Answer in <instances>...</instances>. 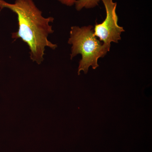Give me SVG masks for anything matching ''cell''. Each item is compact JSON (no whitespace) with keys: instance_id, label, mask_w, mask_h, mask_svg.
Returning <instances> with one entry per match:
<instances>
[{"instance_id":"cell-1","label":"cell","mask_w":152,"mask_h":152,"mask_svg":"<svg viewBox=\"0 0 152 152\" xmlns=\"http://www.w3.org/2000/svg\"><path fill=\"white\" fill-rule=\"evenodd\" d=\"M1 10L10 9L17 15L18 29L12 35V39H21L30 49L31 59L38 64L43 61L46 48L55 50L57 45L48 39L54 30L50 23H53V17L45 18L33 0H16L14 4L0 0Z\"/></svg>"},{"instance_id":"cell-3","label":"cell","mask_w":152,"mask_h":152,"mask_svg":"<svg viewBox=\"0 0 152 152\" xmlns=\"http://www.w3.org/2000/svg\"><path fill=\"white\" fill-rule=\"evenodd\" d=\"M103 3L106 12L104 20L101 23L95 24L94 33L100 41L110 51L111 43H118L121 39V34L124 31V28L118 25V15L116 10L117 3L113 0H101Z\"/></svg>"},{"instance_id":"cell-4","label":"cell","mask_w":152,"mask_h":152,"mask_svg":"<svg viewBox=\"0 0 152 152\" xmlns=\"http://www.w3.org/2000/svg\"><path fill=\"white\" fill-rule=\"evenodd\" d=\"M101 0H78L75 5L76 10H81L83 8L91 9L96 7Z\"/></svg>"},{"instance_id":"cell-5","label":"cell","mask_w":152,"mask_h":152,"mask_svg":"<svg viewBox=\"0 0 152 152\" xmlns=\"http://www.w3.org/2000/svg\"><path fill=\"white\" fill-rule=\"evenodd\" d=\"M60 2L63 4L68 6V7H72L75 4L76 2L78 0H58Z\"/></svg>"},{"instance_id":"cell-2","label":"cell","mask_w":152,"mask_h":152,"mask_svg":"<svg viewBox=\"0 0 152 152\" xmlns=\"http://www.w3.org/2000/svg\"><path fill=\"white\" fill-rule=\"evenodd\" d=\"M93 26L72 27L68 44L72 45L71 59L78 54L81 55L79 62L78 74L83 71L87 74L91 66L94 69L99 67L98 61L103 58L108 50L94 34Z\"/></svg>"}]
</instances>
